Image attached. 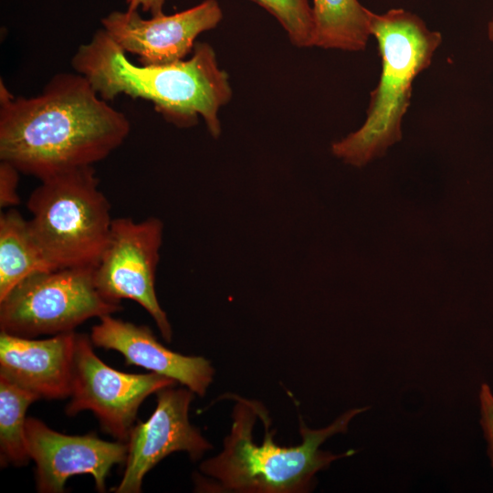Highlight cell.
Here are the masks:
<instances>
[{
  "label": "cell",
  "mask_w": 493,
  "mask_h": 493,
  "mask_svg": "<svg viewBox=\"0 0 493 493\" xmlns=\"http://www.w3.org/2000/svg\"><path fill=\"white\" fill-rule=\"evenodd\" d=\"M26 207L29 229L56 268L95 267L108 244L113 218L93 166L40 181Z\"/></svg>",
  "instance_id": "obj_5"
},
{
  "label": "cell",
  "mask_w": 493,
  "mask_h": 493,
  "mask_svg": "<svg viewBox=\"0 0 493 493\" xmlns=\"http://www.w3.org/2000/svg\"><path fill=\"white\" fill-rule=\"evenodd\" d=\"M94 268H58L21 281L0 300L1 331L26 338L56 335L121 310V304L99 293Z\"/></svg>",
  "instance_id": "obj_6"
},
{
  "label": "cell",
  "mask_w": 493,
  "mask_h": 493,
  "mask_svg": "<svg viewBox=\"0 0 493 493\" xmlns=\"http://www.w3.org/2000/svg\"><path fill=\"white\" fill-rule=\"evenodd\" d=\"M37 400L36 394L0 377L1 467H22L31 459L26 444V413Z\"/></svg>",
  "instance_id": "obj_16"
},
{
  "label": "cell",
  "mask_w": 493,
  "mask_h": 493,
  "mask_svg": "<svg viewBox=\"0 0 493 493\" xmlns=\"http://www.w3.org/2000/svg\"><path fill=\"white\" fill-rule=\"evenodd\" d=\"M480 425L487 442L488 455L493 467V392L483 383L478 393Z\"/></svg>",
  "instance_id": "obj_19"
},
{
  "label": "cell",
  "mask_w": 493,
  "mask_h": 493,
  "mask_svg": "<svg viewBox=\"0 0 493 493\" xmlns=\"http://www.w3.org/2000/svg\"><path fill=\"white\" fill-rule=\"evenodd\" d=\"M101 99L121 94L152 102L165 121L190 128L201 116L214 138L221 133L218 112L232 98L227 73L220 68L213 47L196 42L186 60L164 65H136L102 29L80 45L71 59Z\"/></svg>",
  "instance_id": "obj_2"
},
{
  "label": "cell",
  "mask_w": 493,
  "mask_h": 493,
  "mask_svg": "<svg viewBox=\"0 0 493 493\" xmlns=\"http://www.w3.org/2000/svg\"><path fill=\"white\" fill-rule=\"evenodd\" d=\"M236 403L232 425L224 439L223 450L200 465L203 474L217 483L211 489L239 493H303L313 488L315 475L341 458L356 453L333 454L320 446L330 436L346 433L351 421L370 406L352 408L330 425L309 428L299 417L301 444L278 446L269 430L266 407L259 402L232 395Z\"/></svg>",
  "instance_id": "obj_3"
},
{
  "label": "cell",
  "mask_w": 493,
  "mask_h": 493,
  "mask_svg": "<svg viewBox=\"0 0 493 493\" xmlns=\"http://www.w3.org/2000/svg\"><path fill=\"white\" fill-rule=\"evenodd\" d=\"M21 173L13 164L1 161L0 163V206L10 208L20 204L17 194L19 174Z\"/></svg>",
  "instance_id": "obj_18"
},
{
  "label": "cell",
  "mask_w": 493,
  "mask_h": 493,
  "mask_svg": "<svg viewBox=\"0 0 493 493\" xmlns=\"http://www.w3.org/2000/svg\"><path fill=\"white\" fill-rule=\"evenodd\" d=\"M251 1L278 19L295 47H313V15L309 0Z\"/></svg>",
  "instance_id": "obj_17"
},
{
  "label": "cell",
  "mask_w": 493,
  "mask_h": 493,
  "mask_svg": "<svg viewBox=\"0 0 493 493\" xmlns=\"http://www.w3.org/2000/svg\"><path fill=\"white\" fill-rule=\"evenodd\" d=\"M223 18L216 0H205L173 15L143 19L136 11H112L100 20L102 29L141 65H164L184 60L196 37L215 28Z\"/></svg>",
  "instance_id": "obj_10"
},
{
  "label": "cell",
  "mask_w": 493,
  "mask_h": 493,
  "mask_svg": "<svg viewBox=\"0 0 493 493\" xmlns=\"http://www.w3.org/2000/svg\"><path fill=\"white\" fill-rule=\"evenodd\" d=\"M175 385L156 392L152 415L132 427L127 445L128 456L122 478L112 488L116 493H139L145 475L167 456L186 452L193 461L212 449V445L189 421V407L194 393Z\"/></svg>",
  "instance_id": "obj_9"
},
{
  "label": "cell",
  "mask_w": 493,
  "mask_h": 493,
  "mask_svg": "<svg viewBox=\"0 0 493 493\" xmlns=\"http://www.w3.org/2000/svg\"><path fill=\"white\" fill-rule=\"evenodd\" d=\"M89 338L96 347L121 353L127 365L169 377L199 396L205 394L213 382L215 370L207 359L185 356L166 348L145 325L108 314L91 328Z\"/></svg>",
  "instance_id": "obj_12"
},
{
  "label": "cell",
  "mask_w": 493,
  "mask_h": 493,
  "mask_svg": "<svg viewBox=\"0 0 493 493\" xmlns=\"http://www.w3.org/2000/svg\"><path fill=\"white\" fill-rule=\"evenodd\" d=\"M371 32L382 61L379 82L370 94L363 124L331 144L337 158L355 167L383 156L401 141L414 81L431 65L442 43L440 32L430 29L419 16L404 8L373 13Z\"/></svg>",
  "instance_id": "obj_4"
},
{
  "label": "cell",
  "mask_w": 493,
  "mask_h": 493,
  "mask_svg": "<svg viewBox=\"0 0 493 493\" xmlns=\"http://www.w3.org/2000/svg\"><path fill=\"white\" fill-rule=\"evenodd\" d=\"M26 435L40 493L64 492L68 477L84 474L93 477L99 492H105L111 467L125 463L128 456L127 443L106 441L94 433L68 435L35 417L26 418Z\"/></svg>",
  "instance_id": "obj_11"
},
{
  "label": "cell",
  "mask_w": 493,
  "mask_h": 493,
  "mask_svg": "<svg viewBox=\"0 0 493 493\" xmlns=\"http://www.w3.org/2000/svg\"><path fill=\"white\" fill-rule=\"evenodd\" d=\"M93 346L89 336L76 333L71 399L66 414L74 416L89 410L105 433L127 443L143 401L177 382L152 372L135 374L115 370L96 355Z\"/></svg>",
  "instance_id": "obj_8"
},
{
  "label": "cell",
  "mask_w": 493,
  "mask_h": 493,
  "mask_svg": "<svg viewBox=\"0 0 493 493\" xmlns=\"http://www.w3.org/2000/svg\"><path fill=\"white\" fill-rule=\"evenodd\" d=\"M313 47L344 51L365 49L373 12L359 0H313Z\"/></svg>",
  "instance_id": "obj_14"
},
{
  "label": "cell",
  "mask_w": 493,
  "mask_h": 493,
  "mask_svg": "<svg viewBox=\"0 0 493 493\" xmlns=\"http://www.w3.org/2000/svg\"><path fill=\"white\" fill-rule=\"evenodd\" d=\"M75 331L44 340L0 333V377L39 399L70 396Z\"/></svg>",
  "instance_id": "obj_13"
},
{
  "label": "cell",
  "mask_w": 493,
  "mask_h": 493,
  "mask_svg": "<svg viewBox=\"0 0 493 493\" xmlns=\"http://www.w3.org/2000/svg\"><path fill=\"white\" fill-rule=\"evenodd\" d=\"M56 269L14 207L0 215V300L29 276Z\"/></svg>",
  "instance_id": "obj_15"
},
{
  "label": "cell",
  "mask_w": 493,
  "mask_h": 493,
  "mask_svg": "<svg viewBox=\"0 0 493 493\" xmlns=\"http://www.w3.org/2000/svg\"><path fill=\"white\" fill-rule=\"evenodd\" d=\"M164 3L165 0H127V10L136 11L141 8L144 13H149L151 16H157L163 14Z\"/></svg>",
  "instance_id": "obj_20"
},
{
  "label": "cell",
  "mask_w": 493,
  "mask_h": 493,
  "mask_svg": "<svg viewBox=\"0 0 493 493\" xmlns=\"http://www.w3.org/2000/svg\"><path fill=\"white\" fill-rule=\"evenodd\" d=\"M163 224L154 216L135 221L113 218L108 244L94 268V283L107 300L121 304L131 299L153 319L170 342L172 326L155 292V275L163 242Z\"/></svg>",
  "instance_id": "obj_7"
},
{
  "label": "cell",
  "mask_w": 493,
  "mask_h": 493,
  "mask_svg": "<svg viewBox=\"0 0 493 493\" xmlns=\"http://www.w3.org/2000/svg\"><path fill=\"white\" fill-rule=\"evenodd\" d=\"M487 34L489 41L493 44V16L488 23Z\"/></svg>",
  "instance_id": "obj_21"
},
{
  "label": "cell",
  "mask_w": 493,
  "mask_h": 493,
  "mask_svg": "<svg viewBox=\"0 0 493 493\" xmlns=\"http://www.w3.org/2000/svg\"><path fill=\"white\" fill-rule=\"evenodd\" d=\"M129 119L79 73H59L34 97L0 81V160L40 181L93 166L127 139Z\"/></svg>",
  "instance_id": "obj_1"
}]
</instances>
